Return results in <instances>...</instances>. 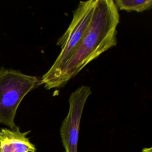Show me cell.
<instances>
[{
  "instance_id": "1",
  "label": "cell",
  "mask_w": 152,
  "mask_h": 152,
  "mask_svg": "<svg viewBox=\"0 0 152 152\" xmlns=\"http://www.w3.org/2000/svg\"><path fill=\"white\" fill-rule=\"evenodd\" d=\"M119 10L112 0H96L89 26L78 46L65 65L52 88L64 87L90 62L115 46Z\"/></svg>"
},
{
  "instance_id": "2",
  "label": "cell",
  "mask_w": 152,
  "mask_h": 152,
  "mask_svg": "<svg viewBox=\"0 0 152 152\" xmlns=\"http://www.w3.org/2000/svg\"><path fill=\"white\" fill-rule=\"evenodd\" d=\"M96 1L89 0L79 2L69 26L56 42V45L61 46L59 55L40 78V85H43L45 88L51 89L52 85L78 46L91 21Z\"/></svg>"
},
{
  "instance_id": "3",
  "label": "cell",
  "mask_w": 152,
  "mask_h": 152,
  "mask_svg": "<svg viewBox=\"0 0 152 152\" xmlns=\"http://www.w3.org/2000/svg\"><path fill=\"white\" fill-rule=\"evenodd\" d=\"M40 78L18 70L0 68V124L15 129L17 109L24 97L40 85Z\"/></svg>"
},
{
  "instance_id": "4",
  "label": "cell",
  "mask_w": 152,
  "mask_h": 152,
  "mask_svg": "<svg viewBox=\"0 0 152 152\" xmlns=\"http://www.w3.org/2000/svg\"><path fill=\"white\" fill-rule=\"evenodd\" d=\"M91 94L90 87L81 86L69 96L68 112L60 128L64 152H78L81 119L86 102Z\"/></svg>"
},
{
  "instance_id": "5",
  "label": "cell",
  "mask_w": 152,
  "mask_h": 152,
  "mask_svg": "<svg viewBox=\"0 0 152 152\" xmlns=\"http://www.w3.org/2000/svg\"><path fill=\"white\" fill-rule=\"evenodd\" d=\"M29 132H21L18 126L15 129H1L0 152H36L35 145L27 137Z\"/></svg>"
},
{
  "instance_id": "6",
  "label": "cell",
  "mask_w": 152,
  "mask_h": 152,
  "mask_svg": "<svg viewBox=\"0 0 152 152\" xmlns=\"http://www.w3.org/2000/svg\"><path fill=\"white\" fill-rule=\"evenodd\" d=\"M117 9L128 12H142L152 7L151 0H115L113 1Z\"/></svg>"
},
{
  "instance_id": "7",
  "label": "cell",
  "mask_w": 152,
  "mask_h": 152,
  "mask_svg": "<svg viewBox=\"0 0 152 152\" xmlns=\"http://www.w3.org/2000/svg\"><path fill=\"white\" fill-rule=\"evenodd\" d=\"M141 152H152L151 147H144L142 149Z\"/></svg>"
}]
</instances>
